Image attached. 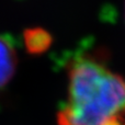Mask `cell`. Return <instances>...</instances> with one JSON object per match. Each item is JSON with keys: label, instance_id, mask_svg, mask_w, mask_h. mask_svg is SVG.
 Here are the masks:
<instances>
[{"label": "cell", "instance_id": "6da1fadb", "mask_svg": "<svg viewBox=\"0 0 125 125\" xmlns=\"http://www.w3.org/2000/svg\"><path fill=\"white\" fill-rule=\"evenodd\" d=\"M57 123L125 125V78L92 56L76 58L68 69V97Z\"/></svg>", "mask_w": 125, "mask_h": 125}, {"label": "cell", "instance_id": "7a4b0ae2", "mask_svg": "<svg viewBox=\"0 0 125 125\" xmlns=\"http://www.w3.org/2000/svg\"><path fill=\"white\" fill-rule=\"evenodd\" d=\"M17 53L12 44L0 36V89L9 83L17 69Z\"/></svg>", "mask_w": 125, "mask_h": 125}, {"label": "cell", "instance_id": "3957f363", "mask_svg": "<svg viewBox=\"0 0 125 125\" xmlns=\"http://www.w3.org/2000/svg\"><path fill=\"white\" fill-rule=\"evenodd\" d=\"M24 45L30 54L39 55L46 52L52 45V35L41 28L26 29L23 34Z\"/></svg>", "mask_w": 125, "mask_h": 125}]
</instances>
